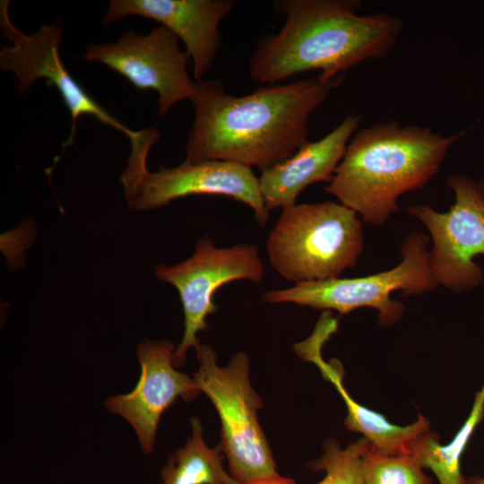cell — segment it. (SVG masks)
Masks as SVG:
<instances>
[{
  "label": "cell",
  "mask_w": 484,
  "mask_h": 484,
  "mask_svg": "<svg viewBox=\"0 0 484 484\" xmlns=\"http://www.w3.org/2000/svg\"><path fill=\"white\" fill-rule=\"evenodd\" d=\"M266 249L271 266L286 281L338 278L363 252L362 223L341 203H296L281 209Z\"/></svg>",
  "instance_id": "cell-4"
},
{
  "label": "cell",
  "mask_w": 484,
  "mask_h": 484,
  "mask_svg": "<svg viewBox=\"0 0 484 484\" xmlns=\"http://www.w3.org/2000/svg\"><path fill=\"white\" fill-rule=\"evenodd\" d=\"M364 484H433L411 454H385L371 446L363 456Z\"/></svg>",
  "instance_id": "cell-19"
},
{
  "label": "cell",
  "mask_w": 484,
  "mask_h": 484,
  "mask_svg": "<svg viewBox=\"0 0 484 484\" xmlns=\"http://www.w3.org/2000/svg\"><path fill=\"white\" fill-rule=\"evenodd\" d=\"M195 350L200 366L193 379L218 411L221 423L219 446L227 457L230 475L239 484L280 476L258 421L263 402L251 386L247 355L240 351L221 367L211 346L201 344Z\"/></svg>",
  "instance_id": "cell-5"
},
{
  "label": "cell",
  "mask_w": 484,
  "mask_h": 484,
  "mask_svg": "<svg viewBox=\"0 0 484 484\" xmlns=\"http://www.w3.org/2000/svg\"><path fill=\"white\" fill-rule=\"evenodd\" d=\"M463 484H484V477L480 475H472L465 478Z\"/></svg>",
  "instance_id": "cell-21"
},
{
  "label": "cell",
  "mask_w": 484,
  "mask_h": 484,
  "mask_svg": "<svg viewBox=\"0 0 484 484\" xmlns=\"http://www.w3.org/2000/svg\"><path fill=\"white\" fill-rule=\"evenodd\" d=\"M8 0L0 4V27L2 38L10 42L0 52V68L11 72L15 77L17 91L27 92L39 79H46L59 92L70 112L72 125L66 141L62 144L64 153L73 145L77 121L89 115L125 134L130 143L138 140L143 130L134 131L106 111L65 68L61 56L62 21L56 19L49 25L42 24L37 32L25 34L11 21Z\"/></svg>",
  "instance_id": "cell-8"
},
{
  "label": "cell",
  "mask_w": 484,
  "mask_h": 484,
  "mask_svg": "<svg viewBox=\"0 0 484 484\" xmlns=\"http://www.w3.org/2000/svg\"><path fill=\"white\" fill-rule=\"evenodd\" d=\"M192 436L169 456L160 472L161 484H239L222 464L221 450L210 448L203 439V428L193 418Z\"/></svg>",
  "instance_id": "cell-17"
},
{
  "label": "cell",
  "mask_w": 484,
  "mask_h": 484,
  "mask_svg": "<svg viewBox=\"0 0 484 484\" xmlns=\"http://www.w3.org/2000/svg\"><path fill=\"white\" fill-rule=\"evenodd\" d=\"M428 242L425 234L412 233L402 243V261L390 270L357 278L299 282L290 288L266 291L263 301L335 310L341 315L371 307L378 311L382 325H392L401 319L404 311L401 302L391 298L393 292L402 291L403 296H411L438 286L430 268Z\"/></svg>",
  "instance_id": "cell-6"
},
{
  "label": "cell",
  "mask_w": 484,
  "mask_h": 484,
  "mask_svg": "<svg viewBox=\"0 0 484 484\" xmlns=\"http://www.w3.org/2000/svg\"><path fill=\"white\" fill-rule=\"evenodd\" d=\"M479 184L484 192V177L479 182Z\"/></svg>",
  "instance_id": "cell-22"
},
{
  "label": "cell",
  "mask_w": 484,
  "mask_h": 484,
  "mask_svg": "<svg viewBox=\"0 0 484 484\" xmlns=\"http://www.w3.org/2000/svg\"><path fill=\"white\" fill-rule=\"evenodd\" d=\"M125 200L135 211L167 206L172 201L194 194L231 198L250 206L256 222L264 227L269 220L261 194L259 179L251 168L222 160L183 163L173 168L148 169L128 179H120Z\"/></svg>",
  "instance_id": "cell-11"
},
{
  "label": "cell",
  "mask_w": 484,
  "mask_h": 484,
  "mask_svg": "<svg viewBox=\"0 0 484 484\" xmlns=\"http://www.w3.org/2000/svg\"><path fill=\"white\" fill-rule=\"evenodd\" d=\"M264 272L256 246L218 247L208 236L197 240L188 259L155 267L156 277L177 290L184 312L185 331L173 355L175 367L185 363L190 348L196 350L201 345L197 334L208 328L207 317L218 310L213 301L216 291L238 280L259 283Z\"/></svg>",
  "instance_id": "cell-7"
},
{
  "label": "cell",
  "mask_w": 484,
  "mask_h": 484,
  "mask_svg": "<svg viewBox=\"0 0 484 484\" xmlns=\"http://www.w3.org/2000/svg\"><path fill=\"white\" fill-rule=\"evenodd\" d=\"M369 447L370 443L364 436L344 449L330 440L323 455L309 464L315 471H325L316 484H364L363 456Z\"/></svg>",
  "instance_id": "cell-18"
},
{
  "label": "cell",
  "mask_w": 484,
  "mask_h": 484,
  "mask_svg": "<svg viewBox=\"0 0 484 484\" xmlns=\"http://www.w3.org/2000/svg\"><path fill=\"white\" fill-rule=\"evenodd\" d=\"M273 6L286 19L252 53L249 74L260 83L276 84L309 71L331 80L388 56L403 29L402 19L392 14H359L358 0H277Z\"/></svg>",
  "instance_id": "cell-2"
},
{
  "label": "cell",
  "mask_w": 484,
  "mask_h": 484,
  "mask_svg": "<svg viewBox=\"0 0 484 484\" xmlns=\"http://www.w3.org/2000/svg\"><path fill=\"white\" fill-rule=\"evenodd\" d=\"M175 344L169 341L145 340L137 347L141 376L134 389L105 402L112 413L126 419L137 434L143 453L154 446L158 425L163 412L180 397L186 402L200 391L194 379L175 369Z\"/></svg>",
  "instance_id": "cell-12"
},
{
  "label": "cell",
  "mask_w": 484,
  "mask_h": 484,
  "mask_svg": "<svg viewBox=\"0 0 484 484\" xmlns=\"http://www.w3.org/2000/svg\"><path fill=\"white\" fill-rule=\"evenodd\" d=\"M484 418V381L476 393L467 419L448 445H441L438 436L429 429L414 441L411 455L422 468L429 469L439 484H463L461 458L474 433Z\"/></svg>",
  "instance_id": "cell-16"
},
{
  "label": "cell",
  "mask_w": 484,
  "mask_h": 484,
  "mask_svg": "<svg viewBox=\"0 0 484 484\" xmlns=\"http://www.w3.org/2000/svg\"><path fill=\"white\" fill-rule=\"evenodd\" d=\"M338 323L331 315L324 314L313 333L305 341L294 345L298 356L315 363L324 377L330 381L342 397L348 411L345 426L350 431L366 437L371 448L385 454H411L415 439L429 429V421L422 415L408 426H397L377 413L356 402L342 384V369L336 360L325 362L321 355L324 343L337 330Z\"/></svg>",
  "instance_id": "cell-15"
},
{
  "label": "cell",
  "mask_w": 484,
  "mask_h": 484,
  "mask_svg": "<svg viewBox=\"0 0 484 484\" xmlns=\"http://www.w3.org/2000/svg\"><path fill=\"white\" fill-rule=\"evenodd\" d=\"M466 130L449 136L428 127L377 123L357 131L324 190L359 214L383 224L399 210L398 199L423 188L439 171Z\"/></svg>",
  "instance_id": "cell-3"
},
{
  "label": "cell",
  "mask_w": 484,
  "mask_h": 484,
  "mask_svg": "<svg viewBox=\"0 0 484 484\" xmlns=\"http://www.w3.org/2000/svg\"><path fill=\"white\" fill-rule=\"evenodd\" d=\"M360 121L359 116H348L321 139L307 141L290 158L261 172L259 186L266 210L294 205L308 186L329 183Z\"/></svg>",
  "instance_id": "cell-14"
},
{
  "label": "cell",
  "mask_w": 484,
  "mask_h": 484,
  "mask_svg": "<svg viewBox=\"0 0 484 484\" xmlns=\"http://www.w3.org/2000/svg\"><path fill=\"white\" fill-rule=\"evenodd\" d=\"M343 80L317 76L244 96L228 93L219 80L195 82L185 160L229 161L261 172L284 161L307 142L310 116Z\"/></svg>",
  "instance_id": "cell-1"
},
{
  "label": "cell",
  "mask_w": 484,
  "mask_h": 484,
  "mask_svg": "<svg viewBox=\"0 0 484 484\" xmlns=\"http://www.w3.org/2000/svg\"><path fill=\"white\" fill-rule=\"evenodd\" d=\"M234 6L233 0H111L102 23L140 16L167 27L184 42L197 82L214 62L221 42L219 24Z\"/></svg>",
  "instance_id": "cell-13"
},
{
  "label": "cell",
  "mask_w": 484,
  "mask_h": 484,
  "mask_svg": "<svg viewBox=\"0 0 484 484\" xmlns=\"http://www.w3.org/2000/svg\"><path fill=\"white\" fill-rule=\"evenodd\" d=\"M446 184L454 193V203L447 212L412 205L407 212L430 233L429 264L437 285L467 291L484 281V271L474 261L484 255V192L478 182L462 174L451 175Z\"/></svg>",
  "instance_id": "cell-9"
},
{
  "label": "cell",
  "mask_w": 484,
  "mask_h": 484,
  "mask_svg": "<svg viewBox=\"0 0 484 484\" xmlns=\"http://www.w3.org/2000/svg\"><path fill=\"white\" fill-rule=\"evenodd\" d=\"M178 39L163 25L145 35L129 30L116 42L87 45L82 58L107 65L140 91H157L159 117H163L194 92L186 70L190 57L180 50Z\"/></svg>",
  "instance_id": "cell-10"
},
{
  "label": "cell",
  "mask_w": 484,
  "mask_h": 484,
  "mask_svg": "<svg viewBox=\"0 0 484 484\" xmlns=\"http://www.w3.org/2000/svg\"><path fill=\"white\" fill-rule=\"evenodd\" d=\"M249 484H297V483L292 479L284 478L280 475L273 479L259 480V481L252 482Z\"/></svg>",
  "instance_id": "cell-20"
}]
</instances>
